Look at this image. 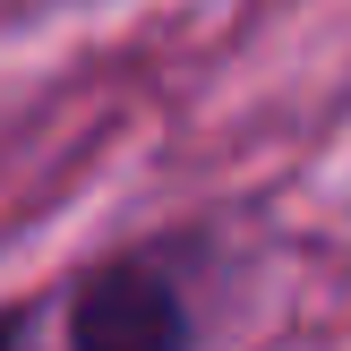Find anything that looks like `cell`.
Returning a JSON list of instances; mask_svg holds the SVG:
<instances>
[{
    "mask_svg": "<svg viewBox=\"0 0 351 351\" xmlns=\"http://www.w3.org/2000/svg\"><path fill=\"white\" fill-rule=\"evenodd\" d=\"M26 343V308H0V351H17Z\"/></svg>",
    "mask_w": 351,
    "mask_h": 351,
    "instance_id": "obj_2",
    "label": "cell"
},
{
    "mask_svg": "<svg viewBox=\"0 0 351 351\" xmlns=\"http://www.w3.org/2000/svg\"><path fill=\"white\" fill-rule=\"evenodd\" d=\"M189 291L163 249H120L69 291V351H189Z\"/></svg>",
    "mask_w": 351,
    "mask_h": 351,
    "instance_id": "obj_1",
    "label": "cell"
}]
</instances>
